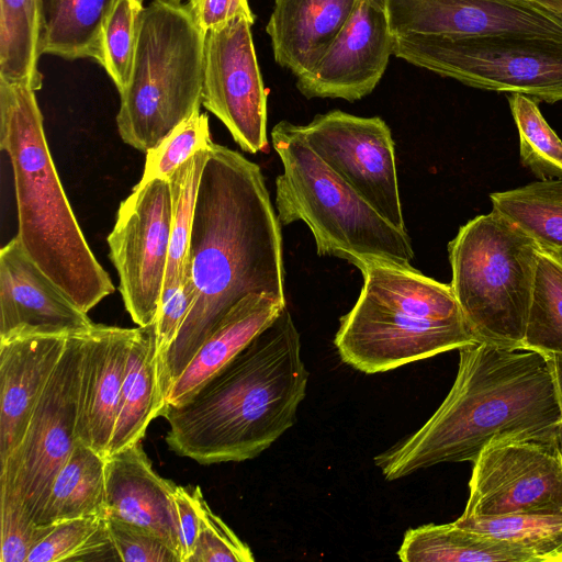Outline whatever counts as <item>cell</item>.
Masks as SVG:
<instances>
[{
  "mask_svg": "<svg viewBox=\"0 0 562 562\" xmlns=\"http://www.w3.org/2000/svg\"><path fill=\"white\" fill-rule=\"evenodd\" d=\"M282 164L276 180L281 224L302 221L311 229L318 256H334L353 266L383 261L414 268L407 231L380 215L308 146L300 126L280 121L271 131Z\"/></svg>",
  "mask_w": 562,
  "mask_h": 562,
  "instance_id": "5b68a950",
  "label": "cell"
},
{
  "mask_svg": "<svg viewBox=\"0 0 562 562\" xmlns=\"http://www.w3.org/2000/svg\"><path fill=\"white\" fill-rule=\"evenodd\" d=\"M81 334L67 338L20 445L0 463V484L14 491L37 522L59 469L77 442Z\"/></svg>",
  "mask_w": 562,
  "mask_h": 562,
  "instance_id": "9c48e42d",
  "label": "cell"
},
{
  "mask_svg": "<svg viewBox=\"0 0 562 562\" xmlns=\"http://www.w3.org/2000/svg\"><path fill=\"white\" fill-rule=\"evenodd\" d=\"M117 0H38L40 54L98 59L103 24Z\"/></svg>",
  "mask_w": 562,
  "mask_h": 562,
  "instance_id": "4316f807",
  "label": "cell"
},
{
  "mask_svg": "<svg viewBox=\"0 0 562 562\" xmlns=\"http://www.w3.org/2000/svg\"><path fill=\"white\" fill-rule=\"evenodd\" d=\"M136 328L94 324L81 334L76 438L106 457Z\"/></svg>",
  "mask_w": 562,
  "mask_h": 562,
  "instance_id": "ac0fdd59",
  "label": "cell"
},
{
  "mask_svg": "<svg viewBox=\"0 0 562 562\" xmlns=\"http://www.w3.org/2000/svg\"><path fill=\"white\" fill-rule=\"evenodd\" d=\"M386 11L395 36L515 33L562 38V21L533 0H386Z\"/></svg>",
  "mask_w": 562,
  "mask_h": 562,
  "instance_id": "2e32d148",
  "label": "cell"
},
{
  "mask_svg": "<svg viewBox=\"0 0 562 562\" xmlns=\"http://www.w3.org/2000/svg\"><path fill=\"white\" fill-rule=\"evenodd\" d=\"M171 193L167 179L138 182L121 202L108 236L119 290L134 323H155L169 257Z\"/></svg>",
  "mask_w": 562,
  "mask_h": 562,
  "instance_id": "30bf717a",
  "label": "cell"
},
{
  "mask_svg": "<svg viewBox=\"0 0 562 562\" xmlns=\"http://www.w3.org/2000/svg\"><path fill=\"white\" fill-rule=\"evenodd\" d=\"M110 538L125 562H180L177 553L153 532L106 515Z\"/></svg>",
  "mask_w": 562,
  "mask_h": 562,
  "instance_id": "f35d334b",
  "label": "cell"
},
{
  "mask_svg": "<svg viewBox=\"0 0 562 562\" xmlns=\"http://www.w3.org/2000/svg\"><path fill=\"white\" fill-rule=\"evenodd\" d=\"M184 5L204 34L238 16L256 20L248 0H188Z\"/></svg>",
  "mask_w": 562,
  "mask_h": 562,
  "instance_id": "b9f144b4",
  "label": "cell"
},
{
  "mask_svg": "<svg viewBox=\"0 0 562 562\" xmlns=\"http://www.w3.org/2000/svg\"><path fill=\"white\" fill-rule=\"evenodd\" d=\"M38 0H0V81L41 89Z\"/></svg>",
  "mask_w": 562,
  "mask_h": 562,
  "instance_id": "f1b7e54d",
  "label": "cell"
},
{
  "mask_svg": "<svg viewBox=\"0 0 562 562\" xmlns=\"http://www.w3.org/2000/svg\"><path fill=\"white\" fill-rule=\"evenodd\" d=\"M358 0H273L266 25L274 61L296 78L327 52Z\"/></svg>",
  "mask_w": 562,
  "mask_h": 562,
  "instance_id": "44dd1931",
  "label": "cell"
},
{
  "mask_svg": "<svg viewBox=\"0 0 562 562\" xmlns=\"http://www.w3.org/2000/svg\"><path fill=\"white\" fill-rule=\"evenodd\" d=\"M538 249L493 210L467 222L449 241L450 285L477 342L522 349Z\"/></svg>",
  "mask_w": 562,
  "mask_h": 562,
  "instance_id": "52a82bcc",
  "label": "cell"
},
{
  "mask_svg": "<svg viewBox=\"0 0 562 562\" xmlns=\"http://www.w3.org/2000/svg\"><path fill=\"white\" fill-rule=\"evenodd\" d=\"M0 148L11 162L18 239L31 260L83 312L114 292L65 194L35 90L0 81Z\"/></svg>",
  "mask_w": 562,
  "mask_h": 562,
  "instance_id": "277c9868",
  "label": "cell"
},
{
  "mask_svg": "<svg viewBox=\"0 0 562 562\" xmlns=\"http://www.w3.org/2000/svg\"><path fill=\"white\" fill-rule=\"evenodd\" d=\"M194 300V289L186 277L178 286L162 292L155 321L158 372Z\"/></svg>",
  "mask_w": 562,
  "mask_h": 562,
  "instance_id": "ab89813d",
  "label": "cell"
},
{
  "mask_svg": "<svg viewBox=\"0 0 562 562\" xmlns=\"http://www.w3.org/2000/svg\"><path fill=\"white\" fill-rule=\"evenodd\" d=\"M176 486L153 469L140 441L105 457L106 515L153 532L180 560Z\"/></svg>",
  "mask_w": 562,
  "mask_h": 562,
  "instance_id": "d6986e66",
  "label": "cell"
},
{
  "mask_svg": "<svg viewBox=\"0 0 562 562\" xmlns=\"http://www.w3.org/2000/svg\"><path fill=\"white\" fill-rule=\"evenodd\" d=\"M164 1H170V2H175V3H181L182 0H164Z\"/></svg>",
  "mask_w": 562,
  "mask_h": 562,
  "instance_id": "f6af8a7d",
  "label": "cell"
},
{
  "mask_svg": "<svg viewBox=\"0 0 562 562\" xmlns=\"http://www.w3.org/2000/svg\"><path fill=\"white\" fill-rule=\"evenodd\" d=\"M213 144L209 117L199 110L146 153L140 182L168 179L182 164L196 153L210 149Z\"/></svg>",
  "mask_w": 562,
  "mask_h": 562,
  "instance_id": "d590c367",
  "label": "cell"
},
{
  "mask_svg": "<svg viewBox=\"0 0 562 562\" xmlns=\"http://www.w3.org/2000/svg\"><path fill=\"white\" fill-rule=\"evenodd\" d=\"M280 224L260 167L214 143L199 183L184 273L195 300L158 372L165 408L172 383L236 303L261 293L286 303Z\"/></svg>",
  "mask_w": 562,
  "mask_h": 562,
  "instance_id": "6da1fadb",
  "label": "cell"
},
{
  "mask_svg": "<svg viewBox=\"0 0 562 562\" xmlns=\"http://www.w3.org/2000/svg\"><path fill=\"white\" fill-rule=\"evenodd\" d=\"M464 319L435 321L383 307L359 295L334 338L342 362L368 374L386 372L476 344Z\"/></svg>",
  "mask_w": 562,
  "mask_h": 562,
  "instance_id": "7c38bea8",
  "label": "cell"
},
{
  "mask_svg": "<svg viewBox=\"0 0 562 562\" xmlns=\"http://www.w3.org/2000/svg\"><path fill=\"white\" fill-rule=\"evenodd\" d=\"M397 557L403 562H536L529 552L454 521L408 529Z\"/></svg>",
  "mask_w": 562,
  "mask_h": 562,
  "instance_id": "d4e9b609",
  "label": "cell"
},
{
  "mask_svg": "<svg viewBox=\"0 0 562 562\" xmlns=\"http://www.w3.org/2000/svg\"><path fill=\"white\" fill-rule=\"evenodd\" d=\"M285 307L286 303L266 293L249 294L236 303L214 327L172 383L166 407L187 402L205 382L269 327Z\"/></svg>",
  "mask_w": 562,
  "mask_h": 562,
  "instance_id": "7402d4cb",
  "label": "cell"
},
{
  "mask_svg": "<svg viewBox=\"0 0 562 562\" xmlns=\"http://www.w3.org/2000/svg\"><path fill=\"white\" fill-rule=\"evenodd\" d=\"M548 12L562 21V0H533Z\"/></svg>",
  "mask_w": 562,
  "mask_h": 562,
  "instance_id": "ee69618b",
  "label": "cell"
},
{
  "mask_svg": "<svg viewBox=\"0 0 562 562\" xmlns=\"http://www.w3.org/2000/svg\"><path fill=\"white\" fill-rule=\"evenodd\" d=\"M94 323L26 255L15 236L0 250V340L71 336Z\"/></svg>",
  "mask_w": 562,
  "mask_h": 562,
  "instance_id": "e0dca14e",
  "label": "cell"
},
{
  "mask_svg": "<svg viewBox=\"0 0 562 562\" xmlns=\"http://www.w3.org/2000/svg\"><path fill=\"white\" fill-rule=\"evenodd\" d=\"M202 491L199 486L177 485L173 503L180 543V562H188L194 552L199 531V499Z\"/></svg>",
  "mask_w": 562,
  "mask_h": 562,
  "instance_id": "60d3db41",
  "label": "cell"
},
{
  "mask_svg": "<svg viewBox=\"0 0 562 562\" xmlns=\"http://www.w3.org/2000/svg\"><path fill=\"white\" fill-rule=\"evenodd\" d=\"M143 9V0H117L103 24L97 60L120 93L132 72Z\"/></svg>",
  "mask_w": 562,
  "mask_h": 562,
  "instance_id": "e575fe53",
  "label": "cell"
},
{
  "mask_svg": "<svg viewBox=\"0 0 562 562\" xmlns=\"http://www.w3.org/2000/svg\"><path fill=\"white\" fill-rule=\"evenodd\" d=\"M469 498L460 516L562 513V448L559 439H503L472 462Z\"/></svg>",
  "mask_w": 562,
  "mask_h": 562,
  "instance_id": "8fae6325",
  "label": "cell"
},
{
  "mask_svg": "<svg viewBox=\"0 0 562 562\" xmlns=\"http://www.w3.org/2000/svg\"><path fill=\"white\" fill-rule=\"evenodd\" d=\"M356 267L363 277L360 294L383 307L435 321L464 319L450 284L416 268L383 261H362Z\"/></svg>",
  "mask_w": 562,
  "mask_h": 562,
  "instance_id": "603a6c76",
  "label": "cell"
},
{
  "mask_svg": "<svg viewBox=\"0 0 562 562\" xmlns=\"http://www.w3.org/2000/svg\"><path fill=\"white\" fill-rule=\"evenodd\" d=\"M155 323L138 326L133 340L114 429L106 457L143 439L150 422L162 416Z\"/></svg>",
  "mask_w": 562,
  "mask_h": 562,
  "instance_id": "cb8c5ba5",
  "label": "cell"
},
{
  "mask_svg": "<svg viewBox=\"0 0 562 562\" xmlns=\"http://www.w3.org/2000/svg\"><path fill=\"white\" fill-rule=\"evenodd\" d=\"M250 548L217 516L203 494L199 499V531L188 562H252Z\"/></svg>",
  "mask_w": 562,
  "mask_h": 562,
  "instance_id": "74e56055",
  "label": "cell"
},
{
  "mask_svg": "<svg viewBox=\"0 0 562 562\" xmlns=\"http://www.w3.org/2000/svg\"><path fill=\"white\" fill-rule=\"evenodd\" d=\"M299 126L308 146L336 175L385 220L406 231L394 142L384 120L333 110Z\"/></svg>",
  "mask_w": 562,
  "mask_h": 562,
  "instance_id": "4fadbf2b",
  "label": "cell"
},
{
  "mask_svg": "<svg viewBox=\"0 0 562 562\" xmlns=\"http://www.w3.org/2000/svg\"><path fill=\"white\" fill-rule=\"evenodd\" d=\"M549 357L551 359L553 370L555 373L559 392H560L561 404H562V357H560V356H549ZM559 439H560V445L562 448V423H561Z\"/></svg>",
  "mask_w": 562,
  "mask_h": 562,
  "instance_id": "7bdbcfd3",
  "label": "cell"
},
{
  "mask_svg": "<svg viewBox=\"0 0 562 562\" xmlns=\"http://www.w3.org/2000/svg\"><path fill=\"white\" fill-rule=\"evenodd\" d=\"M561 423L549 356L476 342L459 349L456 380L435 413L374 463L394 481L439 463L473 462L497 440L559 439Z\"/></svg>",
  "mask_w": 562,
  "mask_h": 562,
  "instance_id": "7a4b0ae2",
  "label": "cell"
},
{
  "mask_svg": "<svg viewBox=\"0 0 562 562\" xmlns=\"http://www.w3.org/2000/svg\"><path fill=\"white\" fill-rule=\"evenodd\" d=\"M0 561L26 562L33 548L54 525L37 524L20 496L0 484Z\"/></svg>",
  "mask_w": 562,
  "mask_h": 562,
  "instance_id": "8d00e7d4",
  "label": "cell"
},
{
  "mask_svg": "<svg viewBox=\"0 0 562 562\" xmlns=\"http://www.w3.org/2000/svg\"><path fill=\"white\" fill-rule=\"evenodd\" d=\"M386 0H358L349 20L318 63L296 78L306 99L358 101L382 79L394 53Z\"/></svg>",
  "mask_w": 562,
  "mask_h": 562,
  "instance_id": "9a60e30c",
  "label": "cell"
},
{
  "mask_svg": "<svg viewBox=\"0 0 562 562\" xmlns=\"http://www.w3.org/2000/svg\"><path fill=\"white\" fill-rule=\"evenodd\" d=\"M492 210L539 248L562 256V179H546L490 194Z\"/></svg>",
  "mask_w": 562,
  "mask_h": 562,
  "instance_id": "83f0119b",
  "label": "cell"
},
{
  "mask_svg": "<svg viewBox=\"0 0 562 562\" xmlns=\"http://www.w3.org/2000/svg\"><path fill=\"white\" fill-rule=\"evenodd\" d=\"M457 525L529 552L536 562H562V513H517L459 517Z\"/></svg>",
  "mask_w": 562,
  "mask_h": 562,
  "instance_id": "4dcf8cb0",
  "label": "cell"
},
{
  "mask_svg": "<svg viewBox=\"0 0 562 562\" xmlns=\"http://www.w3.org/2000/svg\"><path fill=\"white\" fill-rule=\"evenodd\" d=\"M308 375L285 307L187 402L166 407V442L204 465L254 459L295 424Z\"/></svg>",
  "mask_w": 562,
  "mask_h": 562,
  "instance_id": "3957f363",
  "label": "cell"
},
{
  "mask_svg": "<svg viewBox=\"0 0 562 562\" xmlns=\"http://www.w3.org/2000/svg\"><path fill=\"white\" fill-rule=\"evenodd\" d=\"M209 150L196 153L167 179L171 193V232L162 292L178 286L184 278L196 194Z\"/></svg>",
  "mask_w": 562,
  "mask_h": 562,
  "instance_id": "d6a6232c",
  "label": "cell"
},
{
  "mask_svg": "<svg viewBox=\"0 0 562 562\" xmlns=\"http://www.w3.org/2000/svg\"><path fill=\"white\" fill-rule=\"evenodd\" d=\"M522 349L562 357V256L541 248Z\"/></svg>",
  "mask_w": 562,
  "mask_h": 562,
  "instance_id": "f546056e",
  "label": "cell"
},
{
  "mask_svg": "<svg viewBox=\"0 0 562 562\" xmlns=\"http://www.w3.org/2000/svg\"><path fill=\"white\" fill-rule=\"evenodd\" d=\"M105 515V457L78 441L53 480L37 519L41 525Z\"/></svg>",
  "mask_w": 562,
  "mask_h": 562,
  "instance_id": "484cf974",
  "label": "cell"
},
{
  "mask_svg": "<svg viewBox=\"0 0 562 562\" xmlns=\"http://www.w3.org/2000/svg\"><path fill=\"white\" fill-rule=\"evenodd\" d=\"M119 560L105 515H91L55 524L31 551L26 562Z\"/></svg>",
  "mask_w": 562,
  "mask_h": 562,
  "instance_id": "1f68e13d",
  "label": "cell"
},
{
  "mask_svg": "<svg viewBox=\"0 0 562 562\" xmlns=\"http://www.w3.org/2000/svg\"><path fill=\"white\" fill-rule=\"evenodd\" d=\"M244 16L205 33L202 105L249 154L267 153V92Z\"/></svg>",
  "mask_w": 562,
  "mask_h": 562,
  "instance_id": "5bb4252c",
  "label": "cell"
},
{
  "mask_svg": "<svg viewBox=\"0 0 562 562\" xmlns=\"http://www.w3.org/2000/svg\"><path fill=\"white\" fill-rule=\"evenodd\" d=\"M205 34L182 3L153 0L140 15L132 72L120 93L121 138L147 153L202 105Z\"/></svg>",
  "mask_w": 562,
  "mask_h": 562,
  "instance_id": "8992f818",
  "label": "cell"
},
{
  "mask_svg": "<svg viewBox=\"0 0 562 562\" xmlns=\"http://www.w3.org/2000/svg\"><path fill=\"white\" fill-rule=\"evenodd\" d=\"M507 100L518 131L521 165L538 180L562 179V139L538 102L521 93H509Z\"/></svg>",
  "mask_w": 562,
  "mask_h": 562,
  "instance_id": "836d02e7",
  "label": "cell"
},
{
  "mask_svg": "<svg viewBox=\"0 0 562 562\" xmlns=\"http://www.w3.org/2000/svg\"><path fill=\"white\" fill-rule=\"evenodd\" d=\"M397 58L465 86L562 101V38L501 33L471 37L396 36Z\"/></svg>",
  "mask_w": 562,
  "mask_h": 562,
  "instance_id": "ba28073f",
  "label": "cell"
},
{
  "mask_svg": "<svg viewBox=\"0 0 562 562\" xmlns=\"http://www.w3.org/2000/svg\"><path fill=\"white\" fill-rule=\"evenodd\" d=\"M68 336L0 340V463L20 445Z\"/></svg>",
  "mask_w": 562,
  "mask_h": 562,
  "instance_id": "ffe728a7",
  "label": "cell"
}]
</instances>
